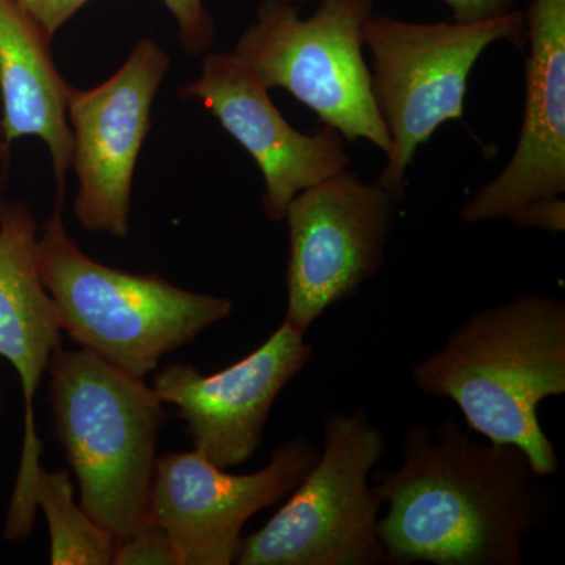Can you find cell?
<instances>
[{
	"label": "cell",
	"instance_id": "1",
	"mask_svg": "<svg viewBox=\"0 0 565 565\" xmlns=\"http://www.w3.org/2000/svg\"><path fill=\"white\" fill-rule=\"evenodd\" d=\"M542 479L519 446L475 440L452 416L412 424L403 463L375 476L386 564L525 563L523 542L550 511Z\"/></svg>",
	"mask_w": 565,
	"mask_h": 565
},
{
	"label": "cell",
	"instance_id": "2",
	"mask_svg": "<svg viewBox=\"0 0 565 565\" xmlns=\"http://www.w3.org/2000/svg\"><path fill=\"white\" fill-rule=\"evenodd\" d=\"M419 392L459 407L468 430L525 451L535 473L559 470L539 405L565 394V302L525 292L482 308L415 364Z\"/></svg>",
	"mask_w": 565,
	"mask_h": 565
},
{
	"label": "cell",
	"instance_id": "3",
	"mask_svg": "<svg viewBox=\"0 0 565 565\" xmlns=\"http://www.w3.org/2000/svg\"><path fill=\"white\" fill-rule=\"evenodd\" d=\"M55 437L81 489L84 511L126 537L148 516L156 448L167 414L145 379L95 353L58 348L46 367Z\"/></svg>",
	"mask_w": 565,
	"mask_h": 565
},
{
	"label": "cell",
	"instance_id": "4",
	"mask_svg": "<svg viewBox=\"0 0 565 565\" xmlns=\"http://www.w3.org/2000/svg\"><path fill=\"white\" fill-rule=\"evenodd\" d=\"M63 202L36 239V264L63 332L111 366L145 379L167 353L233 313L226 297L185 291L159 274L114 269L88 258L66 232Z\"/></svg>",
	"mask_w": 565,
	"mask_h": 565
},
{
	"label": "cell",
	"instance_id": "5",
	"mask_svg": "<svg viewBox=\"0 0 565 565\" xmlns=\"http://www.w3.org/2000/svg\"><path fill=\"white\" fill-rule=\"evenodd\" d=\"M526 46L525 13L481 22H412L371 13L363 43L371 51V90L392 139L377 184L403 199L418 148L446 121L463 117L468 77L490 44Z\"/></svg>",
	"mask_w": 565,
	"mask_h": 565
},
{
	"label": "cell",
	"instance_id": "6",
	"mask_svg": "<svg viewBox=\"0 0 565 565\" xmlns=\"http://www.w3.org/2000/svg\"><path fill=\"white\" fill-rule=\"evenodd\" d=\"M374 0H319L302 20L288 0H263L234 46L267 90L282 88L345 141L366 140L388 156L392 139L375 107L363 57V24Z\"/></svg>",
	"mask_w": 565,
	"mask_h": 565
},
{
	"label": "cell",
	"instance_id": "7",
	"mask_svg": "<svg viewBox=\"0 0 565 565\" xmlns=\"http://www.w3.org/2000/svg\"><path fill=\"white\" fill-rule=\"evenodd\" d=\"M385 435L362 408L323 423L322 452L291 498L243 537L239 565H384L382 500L370 476L385 455Z\"/></svg>",
	"mask_w": 565,
	"mask_h": 565
},
{
	"label": "cell",
	"instance_id": "8",
	"mask_svg": "<svg viewBox=\"0 0 565 565\" xmlns=\"http://www.w3.org/2000/svg\"><path fill=\"white\" fill-rule=\"evenodd\" d=\"M397 199L355 173L327 178L288 204L285 322L308 329L332 305L360 291L385 266Z\"/></svg>",
	"mask_w": 565,
	"mask_h": 565
},
{
	"label": "cell",
	"instance_id": "9",
	"mask_svg": "<svg viewBox=\"0 0 565 565\" xmlns=\"http://www.w3.org/2000/svg\"><path fill=\"white\" fill-rule=\"evenodd\" d=\"M169 68L170 55L156 41L141 39L102 85L92 90L70 87L71 169L79 184L74 214L88 232L128 236L134 172Z\"/></svg>",
	"mask_w": 565,
	"mask_h": 565
},
{
	"label": "cell",
	"instance_id": "10",
	"mask_svg": "<svg viewBox=\"0 0 565 565\" xmlns=\"http://www.w3.org/2000/svg\"><path fill=\"white\" fill-rule=\"evenodd\" d=\"M318 456L297 435L250 475L228 473L199 451L159 457L148 516L172 534L189 565L234 564L245 523L291 493Z\"/></svg>",
	"mask_w": 565,
	"mask_h": 565
},
{
	"label": "cell",
	"instance_id": "11",
	"mask_svg": "<svg viewBox=\"0 0 565 565\" xmlns=\"http://www.w3.org/2000/svg\"><path fill=\"white\" fill-rule=\"evenodd\" d=\"M311 355L305 334L282 321L269 340L221 373L169 364L154 374L151 388L178 408L195 451L228 470L255 455L275 401Z\"/></svg>",
	"mask_w": 565,
	"mask_h": 565
},
{
	"label": "cell",
	"instance_id": "12",
	"mask_svg": "<svg viewBox=\"0 0 565 565\" xmlns=\"http://www.w3.org/2000/svg\"><path fill=\"white\" fill-rule=\"evenodd\" d=\"M178 95L199 99L255 159L270 221H285L297 193L351 167L345 140L337 129L322 125L311 136L297 131L275 107L269 90L233 54L207 52L202 74Z\"/></svg>",
	"mask_w": 565,
	"mask_h": 565
},
{
	"label": "cell",
	"instance_id": "13",
	"mask_svg": "<svg viewBox=\"0 0 565 565\" xmlns=\"http://www.w3.org/2000/svg\"><path fill=\"white\" fill-rule=\"evenodd\" d=\"M36 239L39 222L31 207L0 199V356L20 375L25 401L20 471L6 523L9 541L31 535L35 522L32 489L43 468V441L36 435L33 399L52 353L62 348L61 316L41 280Z\"/></svg>",
	"mask_w": 565,
	"mask_h": 565
},
{
	"label": "cell",
	"instance_id": "14",
	"mask_svg": "<svg viewBox=\"0 0 565 565\" xmlns=\"http://www.w3.org/2000/svg\"><path fill=\"white\" fill-rule=\"evenodd\" d=\"M525 20L530 54L519 141L503 172L463 204L468 225L565 193V0H533Z\"/></svg>",
	"mask_w": 565,
	"mask_h": 565
},
{
	"label": "cell",
	"instance_id": "15",
	"mask_svg": "<svg viewBox=\"0 0 565 565\" xmlns=\"http://www.w3.org/2000/svg\"><path fill=\"white\" fill-rule=\"evenodd\" d=\"M54 36L17 0H0V99L3 140L22 137L47 145L57 199L65 200L66 173L73 162V132L66 117L71 85L52 57Z\"/></svg>",
	"mask_w": 565,
	"mask_h": 565
},
{
	"label": "cell",
	"instance_id": "16",
	"mask_svg": "<svg viewBox=\"0 0 565 565\" xmlns=\"http://www.w3.org/2000/svg\"><path fill=\"white\" fill-rule=\"evenodd\" d=\"M32 501L46 516L52 565H109L115 537L74 501L70 471L47 473L41 468Z\"/></svg>",
	"mask_w": 565,
	"mask_h": 565
},
{
	"label": "cell",
	"instance_id": "17",
	"mask_svg": "<svg viewBox=\"0 0 565 565\" xmlns=\"http://www.w3.org/2000/svg\"><path fill=\"white\" fill-rule=\"evenodd\" d=\"M115 565H189L172 534L147 516L126 537L115 541Z\"/></svg>",
	"mask_w": 565,
	"mask_h": 565
},
{
	"label": "cell",
	"instance_id": "18",
	"mask_svg": "<svg viewBox=\"0 0 565 565\" xmlns=\"http://www.w3.org/2000/svg\"><path fill=\"white\" fill-rule=\"evenodd\" d=\"M161 2L177 21L178 39L185 54L199 57L211 52L217 29L203 0H161Z\"/></svg>",
	"mask_w": 565,
	"mask_h": 565
},
{
	"label": "cell",
	"instance_id": "19",
	"mask_svg": "<svg viewBox=\"0 0 565 565\" xmlns=\"http://www.w3.org/2000/svg\"><path fill=\"white\" fill-rule=\"evenodd\" d=\"M508 221L516 228H535L552 234L564 233L565 200L563 196H555L527 203L512 212Z\"/></svg>",
	"mask_w": 565,
	"mask_h": 565
},
{
	"label": "cell",
	"instance_id": "20",
	"mask_svg": "<svg viewBox=\"0 0 565 565\" xmlns=\"http://www.w3.org/2000/svg\"><path fill=\"white\" fill-rule=\"evenodd\" d=\"M18 3L32 14L46 29L51 36L61 31L74 17L79 13L90 0H17Z\"/></svg>",
	"mask_w": 565,
	"mask_h": 565
},
{
	"label": "cell",
	"instance_id": "21",
	"mask_svg": "<svg viewBox=\"0 0 565 565\" xmlns=\"http://www.w3.org/2000/svg\"><path fill=\"white\" fill-rule=\"evenodd\" d=\"M288 2L302 6L305 2H319V0H288ZM452 11V21L481 22L505 17L515 10L516 0H444Z\"/></svg>",
	"mask_w": 565,
	"mask_h": 565
},
{
	"label": "cell",
	"instance_id": "22",
	"mask_svg": "<svg viewBox=\"0 0 565 565\" xmlns=\"http://www.w3.org/2000/svg\"><path fill=\"white\" fill-rule=\"evenodd\" d=\"M10 156V147L3 140L2 122H0V163H6ZM3 182V177L0 174V184Z\"/></svg>",
	"mask_w": 565,
	"mask_h": 565
}]
</instances>
